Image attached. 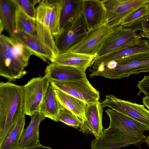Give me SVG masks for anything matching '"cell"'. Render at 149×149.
<instances>
[{"mask_svg":"<svg viewBox=\"0 0 149 149\" xmlns=\"http://www.w3.org/2000/svg\"><path fill=\"white\" fill-rule=\"evenodd\" d=\"M142 102L144 106L149 110V96L143 97Z\"/></svg>","mask_w":149,"mask_h":149,"instance_id":"cell-31","label":"cell"},{"mask_svg":"<svg viewBox=\"0 0 149 149\" xmlns=\"http://www.w3.org/2000/svg\"><path fill=\"white\" fill-rule=\"evenodd\" d=\"M149 72V56L123 58L109 62L92 73L93 77L102 76L112 79L128 77L130 75Z\"/></svg>","mask_w":149,"mask_h":149,"instance_id":"cell-3","label":"cell"},{"mask_svg":"<svg viewBox=\"0 0 149 149\" xmlns=\"http://www.w3.org/2000/svg\"><path fill=\"white\" fill-rule=\"evenodd\" d=\"M54 88L56 97L61 105L75 114L81 123L84 121L86 119L85 111L86 103Z\"/></svg>","mask_w":149,"mask_h":149,"instance_id":"cell-21","label":"cell"},{"mask_svg":"<svg viewBox=\"0 0 149 149\" xmlns=\"http://www.w3.org/2000/svg\"><path fill=\"white\" fill-rule=\"evenodd\" d=\"M83 0H63L59 23V32L82 13Z\"/></svg>","mask_w":149,"mask_h":149,"instance_id":"cell-19","label":"cell"},{"mask_svg":"<svg viewBox=\"0 0 149 149\" xmlns=\"http://www.w3.org/2000/svg\"><path fill=\"white\" fill-rule=\"evenodd\" d=\"M96 55H90L70 51L58 53L54 56L51 62L57 65L72 67L86 71L93 65Z\"/></svg>","mask_w":149,"mask_h":149,"instance_id":"cell-14","label":"cell"},{"mask_svg":"<svg viewBox=\"0 0 149 149\" xmlns=\"http://www.w3.org/2000/svg\"><path fill=\"white\" fill-rule=\"evenodd\" d=\"M88 31L81 13L54 37L58 53L71 51L84 39Z\"/></svg>","mask_w":149,"mask_h":149,"instance_id":"cell-7","label":"cell"},{"mask_svg":"<svg viewBox=\"0 0 149 149\" xmlns=\"http://www.w3.org/2000/svg\"><path fill=\"white\" fill-rule=\"evenodd\" d=\"M106 9L105 24L113 28L120 25L130 15L144 6H149V0H103Z\"/></svg>","mask_w":149,"mask_h":149,"instance_id":"cell-5","label":"cell"},{"mask_svg":"<svg viewBox=\"0 0 149 149\" xmlns=\"http://www.w3.org/2000/svg\"><path fill=\"white\" fill-rule=\"evenodd\" d=\"M149 56V41L141 39L136 44L125 49L96 57L93 66H104L109 62L123 58Z\"/></svg>","mask_w":149,"mask_h":149,"instance_id":"cell-11","label":"cell"},{"mask_svg":"<svg viewBox=\"0 0 149 149\" xmlns=\"http://www.w3.org/2000/svg\"><path fill=\"white\" fill-rule=\"evenodd\" d=\"M143 38L134 30L119 25L113 28L98 52L97 57L122 50L138 42Z\"/></svg>","mask_w":149,"mask_h":149,"instance_id":"cell-4","label":"cell"},{"mask_svg":"<svg viewBox=\"0 0 149 149\" xmlns=\"http://www.w3.org/2000/svg\"><path fill=\"white\" fill-rule=\"evenodd\" d=\"M63 0H54L49 22L51 32L54 37L59 32V23Z\"/></svg>","mask_w":149,"mask_h":149,"instance_id":"cell-24","label":"cell"},{"mask_svg":"<svg viewBox=\"0 0 149 149\" xmlns=\"http://www.w3.org/2000/svg\"><path fill=\"white\" fill-rule=\"evenodd\" d=\"M18 6L27 15L36 20V9L35 6L37 0H14Z\"/></svg>","mask_w":149,"mask_h":149,"instance_id":"cell-27","label":"cell"},{"mask_svg":"<svg viewBox=\"0 0 149 149\" xmlns=\"http://www.w3.org/2000/svg\"><path fill=\"white\" fill-rule=\"evenodd\" d=\"M82 13L88 31L105 23L106 9L103 0H83Z\"/></svg>","mask_w":149,"mask_h":149,"instance_id":"cell-13","label":"cell"},{"mask_svg":"<svg viewBox=\"0 0 149 149\" xmlns=\"http://www.w3.org/2000/svg\"><path fill=\"white\" fill-rule=\"evenodd\" d=\"M113 28L105 24L88 31L84 39L71 51L90 55H96L107 36Z\"/></svg>","mask_w":149,"mask_h":149,"instance_id":"cell-10","label":"cell"},{"mask_svg":"<svg viewBox=\"0 0 149 149\" xmlns=\"http://www.w3.org/2000/svg\"><path fill=\"white\" fill-rule=\"evenodd\" d=\"M30 122L24 129L20 139L19 148L35 146L40 144L39 127L41 122L45 118L40 112L36 113L31 117Z\"/></svg>","mask_w":149,"mask_h":149,"instance_id":"cell-18","label":"cell"},{"mask_svg":"<svg viewBox=\"0 0 149 149\" xmlns=\"http://www.w3.org/2000/svg\"><path fill=\"white\" fill-rule=\"evenodd\" d=\"M45 75L50 81H67L86 77L85 71L67 66L51 63L46 68Z\"/></svg>","mask_w":149,"mask_h":149,"instance_id":"cell-15","label":"cell"},{"mask_svg":"<svg viewBox=\"0 0 149 149\" xmlns=\"http://www.w3.org/2000/svg\"><path fill=\"white\" fill-rule=\"evenodd\" d=\"M137 87L139 90L138 94L143 93L145 96H149V75L144 76L143 78L138 82Z\"/></svg>","mask_w":149,"mask_h":149,"instance_id":"cell-29","label":"cell"},{"mask_svg":"<svg viewBox=\"0 0 149 149\" xmlns=\"http://www.w3.org/2000/svg\"><path fill=\"white\" fill-rule=\"evenodd\" d=\"M58 121L76 129L80 127L81 123V120L75 114L62 105L59 112Z\"/></svg>","mask_w":149,"mask_h":149,"instance_id":"cell-25","label":"cell"},{"mask_svg":"<svg viewBox=\"0 0 149 149\" xmlns=\"http://www.w3.org/2000/svg\"><path fill=\"white\" fill-rule=\"evenodd\" d=\"M61 105L56 97L54 87L49 85L41 105L40 111L45 118L58 122Z\"/></svg>","mask_w":149,"mask_h":149,"instance_id":"cell-20","label":"cell"},{"mask_svg":"<svg viewBox=\"0 0 149 149\" xmlns=\"http://www.w3.org/2000/svg\"><path fill=\"white\" fill-rule=\"evenodd\" d=\"M106 97L101 102L103 108L108 107L141 123L149 130V110L143 104L121 100L112 94Z\"/></svg>","mask_w":149,"mask_h":149,"instance_id":"cell-9","label":"cell"},{"mask_svg":"<svg viewBox=\"0 0 149 149\" xmlns=\"http://www.w3.org/2000/svg\"><path fill=\"white\" fill-rule=\"evenodd\" d=\"M50 84V80L45 75L33 78L23 86L25 115L31 117L40 111Z\"/></svg>","mask_w":149,"mask_h":149,"instance_id":"cell-6","label":"cell"},{"mask_svg":"<svg viewBox=\"0 0 149 149\" xmlns=\"http://www.w3.org/2000/svg\"><path fill=\"white\" fill-rule=\"evenodd\" d=\"M132 28L136 32L138 31H142L141 33L143 38H149V13L134 25Z\"/></svg>","mask_w":149,"mask_h":149,"instance_id":"cell-28","label":"cell"},{"mask_svg":"<svg viewBox=\"0 0 149 149\" xmlns=\"http://www.w3.org/2000/svg\"><path fill=\"white\" fill-rule=\"evenodd\" d=\"M25 115L22 116L10 131L1 144L0 149H17L25 123Z\"/></svg>","mask_w":149,"mask_h":149,"instance_id":"cell-22","label":"cell"},{"mask_svg":"<svg viewBox=\"0 0 149 149\" xmlns=\"http://www.w3.org/2000/svg\"><path fill=\"white\" fill-rule=\"evenodd\" d=\"M17 149H53L48 147L42 145L40 143L36 146L25 148H18Z\"/></svg>","mask_w":149,"mask_h":149,"instance_id":"cell-30","label":"cell"},{"mask_svg":"<svg viewBox=\"0 0 149 149\" xmlns=\"http://www.w3.org/2000/svg\"><path fill=\"white\" fill-rule=\"evenodd\" d=\"M18 6L14 0H0V22L9 37H15L17 33L16 25Z\"/></svg>","mask_w":149,"mask_h":149,"instance_id":"cell-17","label":"cell"},{"mask_svg":"<svg viewBox=\"0 0 149 149\" xmlns=\"http://www.w3.org/2000/svg\"><path fill=\"white\" fill-rule=\"evenodd\" d=\"M25 115L23 86L0 83V145L18 120Z\"/></svg>","mask_w":149,"mask_h":149,"instance_id":"cell-2","label":"cell"},{"mask_svg":"<svg viewBox=\"0 0 149 149\" xmlns=\"http://www.w3.org/2000/svg\"><path fill=\"white\" fill-rule=\"evenodd\" d=\"M149 13V6L143 7L132 13L121 23L120 25L129 28L147 16Z\"/></svg>","mask_w":149,"mask_h":149,"instance_id":"cell-26","label":"cell"},{"mask_svg":"<svg viewBox=\"0 0 149 149\" xmlns=\"http://www.w3.org/2000/svg\"><path fill=\"white\" fill-rule=\"evenodd\" d=\"M103 111L101 102L99 101L86 104L85 111L86 119L81 123L79 131L83 133L92 134L95 138H98L103 131Z\"/></svg>","mask_w":149,"mask_h":149,"instance_id":"cell-12","label":"cell"},{"mask_svg":"<svg viewBox=\"0 0 149 149\" xmlns=\"http://www.w3.org/2000/svg\"><path fill=\"white\" fill-rule=\"evenodd\" d=\"M16 25L17 32L23 31L36 34V20L27 15L18 6L16 13Z\"/></svg>","mask_w":149,"mask_h":149,"instance_id":"cell-23","label":"cell"},{"mask_svg":"<svg viewBox=\"0 0 149 149\" xmlns=\"http://www.w3.org/2000/svg\"><path fill=\"white\" fill-rule=\"evenodd\" d=\"M21 40L35 55L46 62L50 61L54 56L51 51L40 41L36 34L18 31L16 37Z\"/></svg>","mask_w":149,"mask_h":149,"instance_id":"cell-16","label":"cell"},{"mask_svg":"<svg viewBox=\"0 0 149 149\" xmlns=\"http://www.w3.org/2000/svg\"><path fill=\"white\" fill-rule=\"evenodd\" d=\"M105 112L110 118L109 127L91 141L92 149H120L146 140L143 133L149 130L146 126L112 109L109 108Z\"/></svg>","mask_w":149,"mask_h":149,"instance_id":"cell-1","label":"cell"},{"mask_svg":"<svg viewBox=\"0 0 149 149\" xmlns=\"http://www.w3.org/2000/svg\"><path fill=\"white\" fill-rule=\"evenodd\" d=\"M146 141L149 147V136L146 139Z\"/></svg>","mask_w":149,"mask_h":149,"instance_id":"cell-32","label":"cell"},{"mask_svg":"<svg viewBox=\"0 0 149 149\" xmlns=\"http://www.w3.org/2000/svg\"><path fill=\"white\" fill-rule=\"evenodd\" d=\"M50 84L54 88L86 104L100 99L99 92L92 86L87 77L71 81H52Z\"/></svg>","mask_w":149,"mask_h":149,"instance_id":"cell-8","label":"cell"}]
</instances>
